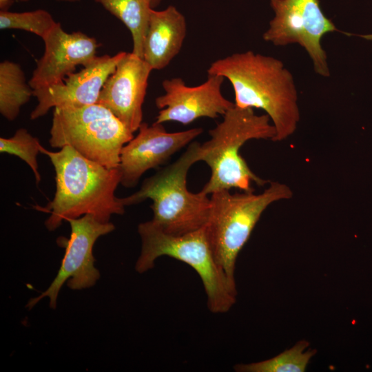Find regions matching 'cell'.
I'll return each instance as SVG.
<instances>
[{
  "label": "cell",
  "instance_id": "52a82bcc",
  "mask_svg": "<svg viewBox=\"0 0 372 372\" xmlns=\"http://www.w3.org/2000/svg\"><path fill=\"white\" fill-rule=\"evenodd\" d=\"M49 143L70 146L84 157L108 168H117L123 147L133 137L109 109L94 103L55 107Z\"/></svg>",
  "mask_w": 372,
  "mask_h": 372
},
{
  "label": "cell",
  "instance_id": "603a6c76",
  "mask_svg": "<svg viewBox=\"0 0 372 372\" xmlns=\"http://www.w3.org/2000/svg\"><path fill=\"white\" fill-rule=\"evenodd\" d=\"M56 1L68 2V3H74V2L79 1L80 0H56Z\"/></svg>",
  "mask_w": 372,
  "mask_h": 372
},
{
  "label": "cell",
  "instance_id": "4fadbf2b",
  "mask_svg": "<svg viewBox=\"0 0 372 372\" xmlns=\"http://www.w3.org/2000/svg\"><path fill=\"white\" fill-rule=\"evenodd\" d=\"M152 70L143 59L126 52L97 100L96 103L109 109L133 133L143 123V104Z\"/></svg>",
  "mask_w": 372,
  "mask_h": 372
},
{
  "label": "cell",
  "instance_id": "7c38bea8",
  "mask_svg": "<svg viewBox=\"0 0 372 372\" xmlns=\"http://www.w3.org/2000/svg\"><path fill=\"white\" fill-rule=\"evenodd\" d=\"M43 41L44 53L28 81L34 90L62 83L78 65L86 66L97 56L95 38L81 31L68 33L59 22Z\"/></svg>",
  "mask_w": 372,
  "mask_h": 372
},
{
  "label": "cell",
  "instance_id": "8fae6325",
  "mask_svg": "<svg viewBox=\"0 0 372 372\" xmlns=\"http://www.w3.org/2000/svg\"><path fill=\"white\" fill-rule=\"evenodd\" d=\"M138 130V134L121 152L118 168L121 184L125 187L136 186L145 172L166 163L172 155L203 132L202 128L195 127L167 132L163 123L156 122L151 125L143 122Z\"/></svg>",
  "mask_w": 372,
  "mask_h": 372
},
{
  "label": "cell",
  "instance_id": "ba28073f",
  "mask_svg": "<svg viewBox=\"0 0 372 372\" xmlns=\"http://www.w3.org/2000/svg\"><path fill=\"white\" fill-rule=\"evenodd\" d=\"M269 4L274 16L262 39L275 46L299 44L311 58L314 71L322 76H329L322 38L333 32L351 34L336 28L322 12L319 0H269Z\"/></svg>",
  "mask_w": 372,
  "mask_h": 372
},
{
  "label": "cell",
  "instance_id": "9a60e30c",
  "mask_svg": "<svg viewBox=\"0 0 372 372\" xmlns=\"http://www.w3.org/2000/svg\"><path fill=\"white\" fill-rule=\"evenodd\" d=\"M187 34L185 16L174 6L152 8L146 33L143 59L152 70L165 68L180 52Z\"/></svg>",
  "mask_w": 372,
  "mask_h": 372
},
{
  "label": "cell",
  "instance_id": "e0dca14e",
  "mask_svg": "<svg viewBox=\"0 0 372 372\" xmlns=\"http://www.w3.org/2000/svg\"><path fill=\"white\" fill-rule=\"evenodd\" d=\"M34 96V90L26 82L21 65L10 61L0 63V113L8 121H14L21 107Z\"/></svg>",
  "mask_w": 372,
  "mask_h": 372
},
{
  "label": "cell",
  "instance_id": "d6986e66",
  "mask_svg": "<svg viewBox=\"0 0 372 372\" xmlns=\"http://www.w3.org/2000/svg\"><path fill=\"white\" fill-rule=\"evenodd\" d=\"M56 23L52 14L43 9L21 12L0 10L1 30H21L34 34L42 39Z\"/></svg>",
  "mask_w": 372,
  "mask_h": 372
},
{
  "label": "cell",
  "instance_id": "8992f818",
  "mask_svg": "<svg viewBox=\"0 0 372 372\" xmlns=\"http://www.w3.org/2000/svg\"><path fill=\"white\" fill-rule=\"evenodd\" d=\"M285 184L269 181L263 192L231 194L223 190L211 194V207L205 230L214 257L230 283L236 287V262L262 214L271 204L291 198Z\"/></svg>",
  "mask_w": 372,
  "mask_h": 372
},
{
  "label": "cell",
  "instance_id": "277c9868",
  "mask_svg": "<svg viewBox=\"0 0 372 372\" xmlns=\"http://www.w3.org/2000/svg\"><path fill=\"white\" fill-rule=\"evenodd\" d=\"M200 145L198 142L191 143L174 163L146 178L135 193L121 198L123 204L126 207L151 199V221L169 234L182 235L205 227L210 198L201 191L192 193L187 187L189 169L199 161Z\"/></svg>",
  "mask_w": 372,
  "mask_h": 372
},
{
  "label": "cell",
  "instance_id": "44dd1931",
  "mask_svg": "<svg viewBox=\"0 0 372 372\" xmlns=\"http://www.w3.org/2000/svg\"><path fill=\"white\" fill-rule=\"evenodd\" d=\"M14 1L27 2L29 0H0V10H8L9 8L10 7Z\"/></svg>",
  "mask_w": 372,
  "mask_h": 372
},
{
  "label": "cell",
  "instance_id": "2e32d148",
  "mask_svg": "<svg viewBox=\"0 0 372 372\" xmlns=\"http://www.w3.org/2000/svg\"><path fill=\"white\" fill-rule=\"evenodd\" d=\"M116 17L130 30L132 52L143 59V48L151 11L150 0H94Z\"/></svg>",
  "mask_w": 372,
  "mask_h": 372
},
{
  "label": "cell",
  "instance_id": "ac0fdd59",
  "mask_svg": "<svg viewBox=\"0 0 372 372\" xmlns=\"http://www.w3.org/2000/svg\"><path fill=\"white\" fill-rule=\"evenodd\" d=\"M309 345L305 340L298 342L278 355L258 362L237 364L238 372H304L316 350L305 351Z\"/></svg>",
  "mask_w": 372,
  "mask_h": 372
},
{
  "label": "cell",
  "instance_id": "30bf717a",
  "mask_svg": "<svg viewBox=\"0 0 372 372\" xmlns=\"http://www.w3.org/2000/svg\"><path fill=\"white\" fill-rule=\"evenodd\" d=\"M224 79L221 76L207 75V80L196 86H188L180 77L165 79L162 82L165 94L155 99L160 110L155 122L188 125L200 118L223 116L235 105L221 92Z\"/></svg>",
  "mask_w": 372,
  "mask_h": 372
},
{
  "label": "cell",
  "instance_id": "7402d4cb",
  "mask_svg": "<svg viewBox=\"0 0 372 372\" xmlns=\"http://www.w3.org/2000/svg\"><path fill=\"white\" fill-rule=\"evenodd\" d=\"M163 0H150L152 8L156 9Z\"/></svg>",
  "mask_w": 372,
  "mask_h": 372
},
{
  "label": "cell",
  "instance_id": "7a4b0ae2",
  "mask_svg": "<svg viewBox=\"0 0 372 372\" xmlns=\"http://www.w3.org/2000/svg\"><path fill=\"white\" fill-rule=\"evenodd\" d=\"M55 171L54 198L44 210L50 214L45 222L49 231H54L63 220L93 215L99 221L108 223L113 214L125 213L121 198L115 195L121 183V172L91 161L70 146L52 152L43 146Z\"/></svg>",
  "mask_w": 372,
  "mask_h": 372
},
{
  "label": "cell",
  "instance_id": "5bb4252c",
  "mask_svg": "<svg viewBox=\"0 0 372 372\" xmlns=\"http://www.w3.org/2000/svg\"><path fill=\"white\" fill-rule=\"evenodd\" d=\"M125 53L96 56L81 71L67 76L62 83L34 90L38 103L30 113V119L45 115L52 107L96 103L103 85Z\"/></svg>",
  "mask_w": 372,
  "mask_h": 372
},
{
  "label": "cell",
  "instance_id": "ffe728a7",
  "mask_svg": "<svg viewBox=\"0 0 372 372\" xmlns=\"http://www.w3.org/2000/svg\"><path fill=\"white\" fill-rule=\"evenodd\" d=\"M41 146L39 138L25 128L18 129L10 138H0V152L17 156L25 161L32 170L37 184L41 181L37 156Z\"/></svg>",
  "mask_w": 372,
  "mask_h": 372
},
{
  "label": "cell",
  "instance_id": "6da1fadb",
  "mask_svg": "<svg viewBox=\"0 0 372 372\" xmlns=\"http://www.w3.org/2000/svg\"><path fill=\"white\" fill-rule=\"evenodd\" d=\"M207 72L230 82L236 106L265 112L276 129L273 141H284L296 132L300 119L298 91L282 61L249 50L214 61Z\"/></svg>",
  "mask_w": 372,
  "mask_h": 372
},
{
  "label": "cell",
  "instance_id": "9c48e42d",
  "mask_svg": "<svg viewBox=\"0 0 372 372\" xmlns=\"http://www.w3.org/2000/svg\"><path fill=\"white\" fill-rule=\"evenodd\" d=\"M68 222L71 228L70 236L61 242L65 251L58 273L45 291L29 300L26 304L28 309L45 297L49 298L50 307L54 309L60 289L65 282L72 290H81L93 287L100 278V273L94 267L93 247L99 237L114 230V225L100 222L92 214L70 219Z\"/></svg>",
  "mask_w": 372,
  "mask_h": 372
},
{
  "label": "cell",
  "instance_id": "3957f363",
  "mask_svg": "<svg viewBox=\"0 0 372 372\" xmlns=\"http://www.w3.org/2000/svg\"><path fill=\"white\" fill-rule=\"evenodd\" d=\"M270 121L266 114L257 115L253 108L236 105L223 115V120L209 131L210 139L199 147V161L205 162L211 169L202 192L209 195L232 188L251 192V182L258 186L269 183L251 170L239 151L251 139L273 141L276 129Z\"/></svg>",
  "mask_w": 372,
  "mask_h": 372
},
{
  "label": "cell",
  "instance_id": "5b68a950",
  "mask_svg": "<svg viewBox=\"0 0 372 372\" xmlns=\"http://www.w3.org/2000/svg\"><path fill=\"white\" fill-rule=\"evenodd\" d=\"M141 240L135 270L143 273L154 268L161 256H169L190 266L198 274L206 294L209 310L214 313L227 312L236 302L233 286L218 264L207 240L205 227L182 235L163 231L151 220L138 226Z\"/></svg>",
  "mask_w": 372,
  "mask_h": 372
}]
</instances>
